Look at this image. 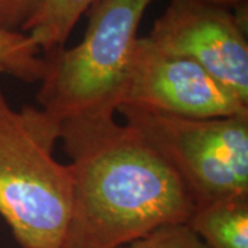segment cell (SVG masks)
I'll list each match as a JSON object with an SVG mask.
<instances>
[{"label": "cell", "instance_id": "cell-6", "mask_svg": "<svg viewBox=\"0 0 248 248\" xmlns=\"http://www.w3.org/2000/svg\"><path fill=\"white\" fill-rule=\"evenodd\" d=\"M148 37L163 51L196 62L248 104L247 29L231 7L171 0Z\"/></svg>", "mask_w": 248, "mask_h": 248}, {"label": "cell", "instance_id": "cell-2", "mask_svg": "<svg viewBox=\"0 0 248 248\" xmlns=\"http://www.w3.org/2000/svg\"><path fill=\"white\" fill-rule=\"evenodd\" d=\"M61 123L14 109L0 87V217L21 248H62L71 219V164L55 159Z\"/></svg>", "mask_w": 248, "mask_h": 248}, {"label": "cell", "instance_id": "cell-13", "mask_svg": "<svg viewBox=\"0 0 248 248\" xmlns=\"http://www.w3.org/2000/svg\"><path fill=\"white\" fill-rule=\"evenodd\" d=\"M0 248H1V247H0Z\"/></svg>", "mask_w": 248, "mask_h": 248}, {"label": "cell", "instance_id": "cell-8", "mask_svg": "<svg viewBox=\"0 0 248 248\" xmlns=\"http://www.w3.org/2000/svg\"><path fill=\"white\" fill-rule=\"evenodd\" d=\"M98 0H46L35 16L22 28L40 51L46 55L63 48L83 14Z\"/></svg>", "mask_w": 248, "mask_h": 248}, {"label": "cell", "instance_id": "cell-12", "mask_svg": "<svg viewBox=\"0 0 248 248\" xmlns=\"http://www.w3.org/2000/svg\"><path fill=\"white\" fill-rule=\"evenodd\" d=\"M204 1L225 6V7H237V6H243L247 3V0H204Z\"/></svg>", "mask_w": 248, "mask_h": 248}, {"label": "cell", "instance_id": "cell-11", "mask_svg": "<svg viewBox=\"0 0 248 248\" xmlns=\"http://www.w3.org/2000/svg\"><path fill=\"white\" fill-rule=\"evenodd\" d=\"M46 0H0V29L21 32Z\"/></svg>", "mask_w": 248, "mask_h": 248}, {"label": "cell", "instance_id": "cell-5", "mask_svg": "<svg viewBox=\"0 0 248 248\" xmlns=\"http://www.w3.org/2000/svg\"><path fill=\"white\" fill-rule=\"evenodd\" d=\"M119 105L166 115L213 119L248 115V104L196 62L137 37Z\"/></svg>", "mask_w": 248, "mask_h": 248}, {"label": "cell", "instance_id": "cell-3", "mask_svg": "<svg viewBox=\"0 0 248 248\" xmlns=\"http://www.w3.org/2000/svg\"><path fill=\"white\" fill-rule=\"evenodd\" d=\"M155 0H98L83 40L46 55L47 72L36 101L60 123L115 116L127 65L146 9Z\"/></svg>", "mask_w": 248, "mask_h": 248}, {"label": "cell", "instance_id": "cell-10", "mask_svg": "<svg viewBox=\"0 0 248 248\" xmlns=\"http://www.w3.org/2000/svg\"><path fill=\"white\" fill-rule=\"evenodd\" d=\"M116 248H208L187 223L161 226Z\"/></svg>", "mask_w": 248, "mask_h": 248}, {"label": "cell", "instance_id": "cell-7", "mask_svg": "<svg viewBox=\"0 0 248 248\" xmlns=\"http://www.w3.org/2000/svg\"><path fill=\"white\" fill-rule=\"evenodd\" d=\"M186 223L208 248H248V196L196 207Z\"/></svg>", "mask_w": 248, "mask_h": 248}, {"label": "cell", "instance_id": "cell-1", "mask_svg": "<svg viewBox=\"0 0 248 248\" xmlns=\"http://www.w3.org/2000/svg\"><path fill=\"white\" fill-rule=\"evenodd\" d=\"M73 175L62 248H116L161 226L186 223L195 203L175 171L115 116L61 122Z\"/></svg>", "mask_w": 248, "mask_h": 248}, {"label": "cell", "instance_id": "cell-9", "mask_svg": "<svg viewBox=\"0 0 248 248\" xmlns=\"http://www.w3.org/2000/svg\"><path fill=\"white\" fill-rule=\"evenodd\" d=\"M40 54L28 35L0 29V73L27 83H40L47 72V61Z\"/></svg>", "mask_w": 248, "mask_h": 248}, {"label": "cell", "instance_id": "cell-4", "mask_svg": "<svg viewBox=\"0 0 248 248\" xmlns=\"http://www.w3.org/2000/svg\"><path fill=\"white\" fill-rule=\"evenodd\" d=\"M116 112L175 171L195 208L248 196V115L192 119L133 105Z\"/></svg>", "mask_w": 248, "mask_h": 248}]
</instances>
